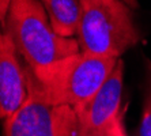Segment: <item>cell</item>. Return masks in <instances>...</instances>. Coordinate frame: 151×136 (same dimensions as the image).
Here are the masks:
<instances>
[{
	"label": "cell",
	"mask_w": 151,
	"mask_h": 136,
	"mask_svg": "<svg viewBox=\"0 0 151 136\" xmlns=\"http://www.w3.org/2000/svg\"><path fill=\"white\" fill-rule=\"evenodd\" d=\"M117 57L78 52L33 71L46 99L71 106L75 112L87 104L114 70Z\"/></svg>",
	"instance_id": "1"
},
{
	"label": "cell",
	"mask_w": 151,
	"mask_h": 136,
	"mask_svg": "<svg viewBox=\"0 0 151 136\" xmlns=\"http://www.w3.org/2000/svg\"><path fill=\"white\" fill-rule=\"evenodd\" d=\"M3 30L12 37L33 71L81 52L78 40L61 37L53 30L41 0H12Z\"/></svg>",
	"instance_id": "2"
},
{
	"label": "cell",
	"mask_w": 151,
	"mask_h": 136,
	"mask_svg": "<svg viewBox=\"0 0 151 136\" xmlns=\"http://www.w3.org/2000/svg\"><path fill=\"white\" fill-rule=\"evenodd\" d=\"M78 42L82 52L117 57L140 41L132 8L121 0H81Z\"/></svg>",
	"instance_id": "3"
},
{
	"label": "cell",
	"mask_w": 151,
	"mask_h": 136,
	"mask_svg": "<svg viewBox=\"0 0 151 136\" xmlns=\"http://www.w3.org/2000/svg\"><path fill=\"white\" fill-rule=\"evenodd\" d=\"M27 97L10 119L4 120L6 136H71L76 133V113L71 106L46 99L38 80L26 64Z\"/></svg>",
	"instance_id": "4"
},
{
	"label": "cell",
	"mask_w": 151,
	"mask_h": 136,
	"mask_svg": "<svg viewBox=\"0 0 151 136\" xmlns=\"http://www.w3.org/2000/svg\"><path fill=\"white\" fill-rule=\"evenodd\" d=\"M124 83V63L119 59L114 70L97 94L76 110V136H105L113 119L120 113Z\"/></svg>",
	"instance_id": "5"
},
{
	"label": "cell",
	"mask_w": 151,
	"mask_h": 136,
	"mask_svg": "<svg viewBox=\"0 0 151 136\" xmlns=\"http://www.w3.org/2000/svg\"><path fill=\"white\" fill-rule=\"evenodd\" d=\"M27 97L26 65L19 61L14 40L6 30L0 35V116L3 120L21 108Z\"/></svg>",
	"instance_id": "6"
},
{
	"label": "cell",
	"mask_w": 151,
	"mask_h": 136,
	"mask_svg": "<svg viewBox=\"0 0 151 136\" xmlns=\"http://www.w3.org/2000/svg\"><path fill=\"white\" fill-rule=\"evenodd\" d=\"M53 30L61 37L72 38L81 23V0H41Z\"/></svg>",
	"instance_id": "7"
},
{
	"label": "cell",
	"mask_w": 151,
	"mask_h": 136,
	"mask_svg": "<svg viewBox=\"0 0 151 136\" xmlns=\"http://www.w3.org/2000/svg\"><path fill=\"white\" fill-rule=\"evenodd\" d=\"M139 136H151V60H146V80H144V102Z\"/></svg>",
	"instance_id": "8"
},
{
	"label": "cell",
	"mask_w": 151,
	"mask_h": 136,
	"mask_svg": "<svg viewBox=\"0 0 151 136\" xmlns=\"http://www.w3.org/2000/svg\"><path fill=\"white\" fill-rule=\"evenodd\" d=\"M123 117H124V112H120L119 114L113 119L112 124H110V127L108 128L105 136H127Z\"/></svg>",
	"instance_id": "9"
},
{
	"label": "cell",
	"mask_w": 151,
	"mask_h": 136,
	"mask_svg": "<svg viewBox=\"0 0 151 136\" xmlns=\"http://www.w3.org/2000/svg\"><path fill=\"white\" fill-rule=\"evenodd\" d=\"M11 1L12 0H0V22H1V27L6 24V18H7L8 10H10Z\"/></svg>",
	"instance_id": "10"
},
{
	"label": "cell",
	"mask_w": 151,
	"mask_h": 136,
	"mask_svg": "<svg viewBox=\"0 0 151 136\" xmlns=\"http://www.w3.org/2000/svg\"><path fill=\"white\" fill-rule=\"evenodd\" d=\"M121 1H124L125 4H128L132 10H136V8L139 7V1H137V0H121Z\"/></svg>",
	"instance_id": "11"
},
{
	"label": "cell",
	"mask_w": 151,
	"mask_h": 136,
	"mask_svg": "<svg viewBox=\"0 0 151 136\" xmlns=\"http://www.w3.org/2000/svg\"><path fill=\"white\" fill-rule=\"evenodd\" d=\"M71 136H76V133H74V135H71Z\"/></svg>",
	"instance_id": "12"
}]
</instances>
